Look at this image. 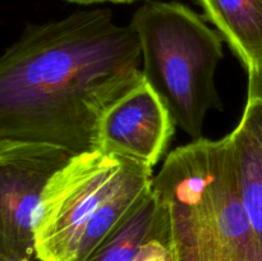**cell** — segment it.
Instances as JSON below:
<instances>
[{
  "label": "cell",
  "mask_w": 262,
  "mask_h": 261,
  "mask_svg": "<svg viewBox=\"0 0 262 261\" xmlns=\"http://www.w3.org/2000/svg\"><path fill=\"white\" fill-rule=\"evenodd\" d=\"M136 31L106 8L26 26L0 59V140L94 150L105 110L143 78Z\"/></svg>",
  "instance_id": "obj_1"
},
{
  "label": "cell",
  "mask_w": 262,
  "mask_h": 261,
  "mask_svg": "<svg viewBox=\"0 0 262 261\" xmlns=\"http://www.w3.org/2000/svg\"><path fill=\"white\" fill-rule=\"evenodd\" d=\"M152 191L170 209L178 261H262L238 189L230 135L171 151Z\"/></svg>",
  "instance_id": "obj_2"
},
{
  "label": "cell",
  "mask_w": 262,
  "mask_h": 261,
  "mask_svg": "<svg viewBox=\"0 0 262 261\" xmlns=\"http://www.w3.org/2000/svg\"><path fill=\"white\" fill-rule=\"evenodd\" d=\"M204 15L179 2H145L129 25L142 53V74L192 141L204 137L210 110H223L216 71L223 37Z\"/></svg>",
  "instance_id": "obj_3"
},
{
  "label": "cell",
  "mask_w": 262,
  "mask_h": 261,
  "mask_svg": "<svg viewBox=\"0 0 262 261\" xmlns=\"http://www.w3.org/2000/svg\"><path fill=\"white\" fill-rule=\"evenodd\" d=\"M127 159L97 150L71 160L46 186L35 227V252L41 261H76L95 212L119 182Z\"/></svg>",
  "instance_id": "obj_4"
},
{
  "label": "cell",
  "mask_w": 262,
  "mask_h": 261,
  "mask_svg": "<svg viewBox=\"0 0 262 261\" xmlns=\"http://www.w3.org/2000/svg\"><path fill=\"white\" fill-rule=\"evenodd\" d=\"M73 154L46 142L0 140V253L32 256L41 199Z\"/></svg>",
  "instance_id": "obj_5"
},
{
  "label": "cell",
  "mask_w": 262,
  "mask_h": 261,
  "mask_svg": "<svg viewBox=\"0 0 262 261\" xmlns=\"http://www.w3.org/2000/svg\"><path fill=\"white\" fill-rule=\"evenodd\" d=\"M176 125L168 105L143 77L105 110L94 150L154 169L165 155Z\"/></svg>",
  "instance_id": "obj_6"
},
{
  "label": "cell",
  "mask_w": 262,
  "mask_h": 261,
  "mask_svg": "<svg viewBox=\"0 0 262 261\" xmlns=\"http://www.w3.org/2000/svg\"><path fill=\"white\" fill-rule=\"evenodd\" d=\"M230 136L238 189L262 251V99L247 95L242 118Z\"/></svg>",
  "instance_id": "obj_7"
},
{
  "label": "cell",
  "mask_w": 262,
  "mask_h": 261,
  "mask_svg": "<svg viewBox=\"0 0 262 261\" xmlns=\"http://www.w3.org/2000/svg\"><path fill=\"white\" fill-rule=\"evenodd\" d=\"M247 72L262 68V0H196Z\"/></svg>",
  "instance_id": "obj_8"
},
{
  "label": "cell",
  "mask_w": 262,
  "mask_h": 261,
  "mask_svg": "<svg viewBox=\"0 0 262 261\" xmlns=\"http://www.w3.org/2000/svg\"><path fill=\"white\" fill-rule=\"evenodd\" d=\"M158 199L154 191L92 252L86 261H133L155 219Z\"/></svg>",
  "instance_id": "obj_9"
},
{
  "label": "cell",
  "mask_w": 262,
  "mask_h": 261,
  "mask_svg": "<svg viewBox=\"0 0 262 261\" xmlns=\"http://www.w3.org/2000/svg\"><path fill=\"white\" fill-rule=\"evenodd\" d=\"M155 196L158 199V209L152 227L133 261H178L170 209L158 194L155 193Z\"/></svg>",
  "instance_id": "obj_10"
},
{
  "label": "cell",
  "mask_w": 262,
  "mask_h": 261,
  "mask_svg": "<svg viewBox=\"0 0 262 261\" xmlns=\"http://www.w3.org/2000/svg\"><path fill=\"white\" fill-rule=\"evenodd\" d=\"M247 95H252V96H257L262 99V68L257 73L248 76Z\"/></svg>",
  "instance_id": "obj_11"
},
{
  "label": "cell",
  "mask_w": 262,
  "mask_h": 261,
  "mask_svg": "<svg viewBox=\"0 0 262 261\" xmlns=\"http://www.w3.org/2000/svg\"><path fill=\"white\" fill-rule=\"evenodd\" d=\"M67 3L77 5H83V7H90V5H99V4H132L136 2H148V0H64Z\"/></svg>",
  "instance_id": "obj_12"
},
{
  "label": "cell",
  "mask_w": 262,
  "mask_h": 261,
  "mask_svg": "<svg viewBox=\"0 0 262 261\" xmlns=\"http://www.w3.org/2000/svg\"><path fill=\"white\" fill-rule=\"evenodd\" d=\"M0 261H41L36 255L19 256L10 255V253H0Z\"/></svg>",
  "instance_id": "obj_13"
}]
</instances>
